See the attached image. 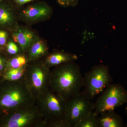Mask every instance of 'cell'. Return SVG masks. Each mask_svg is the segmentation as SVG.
<instances>
[{"label": "cell", "instance_id": "1", "mask_svg": "<svg viewBox=\"0 0 127 127\" xmlns=\"http://www.w3.org/2000/svg\"><path fill=\"white\" fill-rule=\"evenodd\" d=\"M49 84L52 91L67 101L81 92L83 87L79 66L72 61L55 67L50 71Z\"/></svg>", "mask_w": 127, "mask_h": 127}, {"label": "cell", "instance_id": "2", "mask_svg": "<svg viewBox=\"0 0 127 127\" xmlns=\"http://www.w3.org/2000/svg\"><path fill=\"white\" fill-rule=\"evenodd\" d=\"M0 86V113L3 117L24 107L35 103L25 79L2 81Z\"/></svg>", "mask_w": 127, "mask_h": 127}, {"label": "cell", "instance_id": "3", "mask_svg": "<svg viewBox=\"0 0 127 127\" xmlns=\"http://www.w3.org/2000/svg\"><path fill=\"white\" fill-rule=\"evenodd\" d=\"M66 102L50 88L36 101L44 120V127L57 121L66 120Z\"/></svg>", "mask_w": 127, "mask_h": 127}, {"label": "cell", "instance_id": "4", "mask_svg": "<svg viewBox=\"0 0 127 127\" xmlns=\"http://www.w3.org/2000/svg\"><path fill=\"white\" fill-rule=\"evenodd\" d=\"M50 71L51 68L42 59L30 63L28 65L25 81L36 101L50 88Z\"/></svg>", "mask_w": 127, "mask_h": 127}, {"label": "cell", "instance_id": "5", "mask_svg": "<svg viewBox=\"0 0 127 127\" xmlns=\"http://www.w3.org/2000/svg\"><path fill=\"white\" fill-rule=\"evenodd\" d=\"M113 81L107 66H94L83 77V91L91 100L101 93Z\"/></svg>", "mask_w": 127, "mask_h": 127}, {"label": "cell", "instance_id": "6", "mask_svg": "<svg viewBox=\"0 0 127 127\" xmlns=\"http://www.w3.org/2000/svg\"><path fill=\"white\" fill-rule=\"evenodd\" d=\"M1 126L5 127H44V122L35 103L4 117Z\"/></svg>", "mask_w": 127, "mask_h": 127}, {"label": "cell", "instance_id": "7", "mask_svg": "<svg viewBox=\"0 0 127 127\" xmlns=\"http://www.w3.org/2000/svg\"><path fill=\"white\" fill-rule=\"evenodd\" d=\"M127 91L119 84H111L100 94L94 103V112L97 116L114 109L126 103Z\"/></svg>", "mask_w": 127, "mask_h": 127}, {"label": "cell", "instance_id": "8", "mask_svg": "<svg viewBox=\"0 0 127 127\" xmlns=\"http://www.w3.org/2000/svg\"><path fill=\"white\" fill-rule=\"evenodd\" d=\"M94 103L85 93L81 92L66 102L65 118L71 127L83 118L93 112Z\"/></svg>", "mask_w": 127, "mask_h": 127}, {"label": "cell", "instance_id": "9", "mask_svg": "<svg viewBox=\"0 0 127 127\" xmlns=\"http://www.w3.org/2000/svg\"><path fill=\"white\" fill-rule=\"evenodd\" d=\"M53 14L52 7L43 1H34L23 7L18 17L27 24H34L48 20Z\"/></svg>", "mask_w": 127, "mask_h": 127}, {"label": "cell", "instance_id": "10", "mask_svg": "<svg viewBox=\"0 0 127 127\" xmlns=\"http://www.w3.org/2000/svg\"><path fill=\"white\" fill-rule=\"evenodd\" d=\"M16 7L11 0H4L0 2V28L10 32L18 27Z\"/></svg>", "mask_w": 127, "mask_h": 127}, {"label": "cell", "instance_id": "11", "mask_svg": "<svg viewBox=\"0 0 127 127\" xmlns=\"http://www.w3.org/2000/svg\"><path fill=\"white\" fill-rule=\"evenodd\" d=\"M10 32L12 39L18 43L25 53L37 36L32 30L19 25L16 29Z\"/></svg>", "mask_w": 127, "mask_h": 127}, {"label": "cell", "instance_id": "12", "mask_svg": "<svg viewBox=\"0 0 127 127\" xmlns=\"http://www.w3.org/2000/svg\"><path fill=\"white\" fill-rule=\"evenodd\" d=\"M78 58L75 54L55 50L51 53H49L42 60L48 67L51 68L63 64L75 61Z\"/></svg>", "mask_w": 127, "mask_h": 127}, {"label": "cell", "instance_id": "13", "mask_svg": "<svg viewBox=\"0 0 127 127\" xmlns=\"http://www.w3.org/2000/svg\"><path fill=\"white\" fill-rule=\"evenodd\" d=\"M45 41L37 36L26 53L31 63L43 59L49 53Z\"/></svg>", "mask_w": 127, "mask_h": 127}, {"label": "cell", "instance_id": "14", "mask_svg": "<svg viewBox=\"0 0 127 127\" xmlns=\"http://www.w3.org/2000/svg\"><path fill=\"white\" fill-rule=\"evenodd\" d=\"M98 117V127H124L122 118L114 110L103 112Z\"/></svg>", "mask_w": 127, "mask_h": 127}, {"label": "cell", "instance_id": "15", "mask_svg": "<svg viewBox=\"0 0 127 127\" xmlns=\"http://www.w3.org/2000/svg\"><path fill=\"white\" fill-rule=\"evenodd\" d=\"M27 65L20 68L7 69L1 75V81H16L25 79Z\"/></svg>", "mask_w": 127, "mask_h": 127}, {"label": "cell", "instance_id": "16", "mask_svg": "<svg viewBox=\"0 0 127 127\" xmlns=\"http://www.w3.org/2000/svg\"><path fill=\"white\" fill-rule=\"evenodd\" d=\"M30 63L26 53L10 57L8 59L6 70L9 68H17L27 66Z\"/></svg>", "mask_w": 127, "mask_h": 127}, {"label": "cell", "instance_id": "17", "mask_svg": "<svg viewBox=\"0 0 127 127\" xmlns=\"http://www.w3.org/2000/svg\"><path fill=\"white\" fill-rule=\"evenodd\" d=\"M98 117L93 111L83 118L73 127H98Z\"/></svg>", "mask_w": 127, "mask_h": 127}, {"label": "cell", "instance_id": "18", "mask_svg": "<svg viewBox=\"0 0 127 127\" xmlns=\"http://www.w3.org/2000/svg\"><path fill=\"white\" fill-rule=\"evenodd\" d=\"M5 51L7 55L10 57L25 53L20 45L12 39L11 37L8 39Z\"/></svg>", "mask_w": 127, "mask_h": 127}, {"label": "cell", "instance_id": "19", "mask_svg": "<svg viewBox=\"0 0 127 127\" xmlns=\"http://www.w3.org/2000/svg\"><path fill=\"white\" fill-rule=\"evenodd\" d=\"M10 32L5 29L0 28V50L5 51L6 43L9 38Z\"/></svg>", "mask_w": 127, "mask_h": 127}, {"label": "cell", "instance_id": "20", "mask_svg": "<svg viewBox=\"0 0 127 127\" xmlns=\"http://www.w3.org/2000/svg\"><path fill=\"white\" fill-rule=\"evenodd\" d=\"M8 59L3 53H0V76L6 70Z\"/></svg>", "mask_w": 127, "mask_h": 127}, {"label": "cell", "instance_id": "21", "mask_svg": "<svg viewBox=\"0 0 127 127\" xmlns=\"http://www.w3.org/2000/svg\"><path fill=\"white\" fill-rule=\"evenodd\" d=\"M79 0H57L58 3L62 7H75L78 4Z\"/></svg>", "mask_w": 127, "mask_h": 127}, {"label": "cell", "instance_id": "22", "mask_svg": "<svg viewBox=\"0 0 127 127\" xmlns=\"http://www.w3.org/2000/svg\"><path fill=\"white\" fill-rule=\"evenodd\" d=\"M16 7H21L27 4H29L36 0H11Z\"/></svg>", "mask_w": 127, "mask_h": 127}, {"label": "cell", "instance_id": "23", "mask_svg": "<svg viewBox=\"0 0 127 127\" xmlns=\"http://www.w3.org/2000/svg\"><path fill=\"white\" fill-rule=\"evenodd\" d=\"M126 103H127V106H126V108H125V113H126V114H127V102H126Z\"/></svg>", "mask_w": 127, "mask_h": 127}, {"label": "cell", "instance_id": "24", "mask_svg": "<svg viewBox=\"0 0 127 127\" xmlns=\"http://www.w3.org/2000/svg\"><path fill=\"white\" fill-rule=\"evenodd\" d=\"M4 0H0V2H2V1Z\"/></svg>", "mask_w": 127, "mask_h": 127}, {"label": "cell", "instance_id": "25", "mask_svg": "<svg viewBox=\"0 0 127 127\" xmlns=\"http://www.w3.org/2000/svg\"><path fill=\"white\" fill-rule=\"evenodd\" d=\"M125 127H127V123L125 125Z\"/></svg>", "mask_w": 127, "mask_h": 127}]
</instances>
